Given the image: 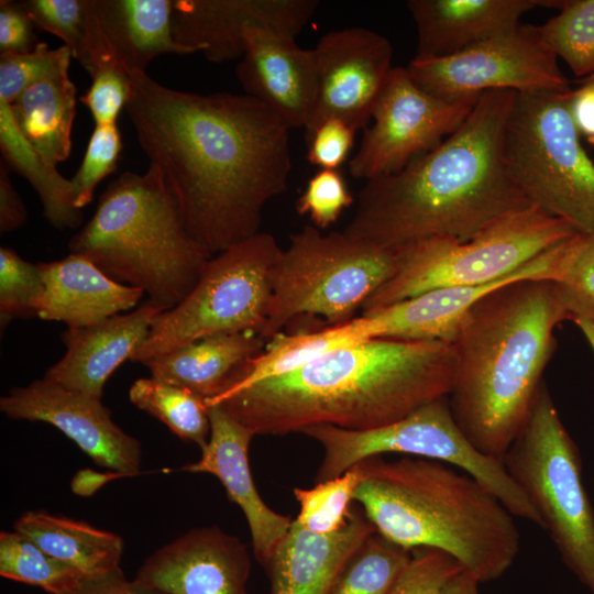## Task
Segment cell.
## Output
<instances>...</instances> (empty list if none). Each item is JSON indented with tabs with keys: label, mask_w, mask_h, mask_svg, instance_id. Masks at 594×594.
<instances>
[{
	"label": "cell",
	"mask_w": 594,
	"mask_h": 594,
	"mask_svg": "<svg viewBox=\"0 0 594 594\" xmlns=\"http://www.w3.org/2000/svg\"><path fill=\"white\" fill-rule=\"evenodd\" d=\"M125 107L190 237L212 256L260 232L263 210L287 189L289 128L244 94L168 88L129 72Z\"/></svg>",
	"instance_id": "cell-1"
},
{
	"label": "cell",
	"mask_w": 594,
	"mask_h": 594,
	"mask_svg": "<svg viewBox=\"0 0 594 594\" xmlns=\"http://www.w3.org/2000/svg\"><path fill=\"white\" fill-rule=\"evenodd\" d=\"M516 92L482 94L461 127L397 173L367 180L343 232L386 249L448 237L469 241L531 206L504 160Z\"/></svg>",
	"instance_id": "cell-2"
},
{
	"label": "cell",
	"mask_w": 594,
	"mask_h": 594,
	"mask_svg": "<svg viewBox=\"0 0 594 594\" xmlns=\"http://www.w3.org/2000/svg\"><path fill=\"white\" fill-rule=\"evenodd\" d=\"M450 343L389 338L339 348L288 375L206 400L254 436L317 425L369 430L450 394Z\"/></svg>",
	"instance_id": "cell-3"
},
{
	"label": "cell",
	"mask_w": 594,
	"mask_h": 594,
	"mask_svg": "<svg viewBox=\"0 0 594 594\" xmlns=\"http://www.w3.org/2000/svg\"><path fill=\"white\" fill-rule=\"evenodd\" d=\"M563 320L552 280L522 279L480 299L450 344L449 405L468 440L503 462L526 425Z\"/></svg>",
	"instance_id": "cell-4"
},
{
	"label": "cell",
	"mask_w": 594,
	"mask_h": 594,
	"mask_svg": "<svg viewBox=\"0 0 594 594\" xmlns=\"http://www.w3.org/2000/svg\"><path fill=\"white\" fill-rule=\"evenodd\" d=\"M358 464L362 481L354 502L387 541L408 551H442L480 583L497 580L515 562L520 550L515 516L470 474L407 455Z\"/></svg>",
	"instance_id": "cell-5"
},
{
	"label": "cell",
	"mask_w": 594,
	"mask_h": 594,
	"mask_svg": "<svg viewBox=\"0 0 594 594\" xmlns=\"http://www.w3.org/2000/svg\"><path fill=\"white\" fill-rule=\"evenodd\" d=\"M68 249L113 280L142 289L163 311L191 292L212 257L188 233L154 164L143 174L125 172L110 183Z\"/></svg>",
	"instance_id": "cell-6"
},
{
	"label": "cell",
	"mask_w": 594,
	"mask_h": 594,
	"mask_svg": "<svg viewBox=\"0 0 594 594\" xmlns=\"http://www.w3.org/2000/svg\"><path fill=\"white\" fill-rule=\"evenodd\" d=\"M576 234L568 221L529 206L465 242L436 237L400 245L394 249L392 276L367 299L362 312L436 288L497 282Z\"/></svg>",
	"instance_id": "cell-7"
},
{
	"label": "cell",
	"mask_w": 594,
	"mask_h": 594,
	"mask_svg": "<svg viewBox=\"0 0 594 594\" xmlns=\"http://www.w3.org/2000/svg\"><path fill=\"white\" fill-rule=\"evenodd\" d=\"M394 270V249L305 226L289 235L273 268L261 338L267 342L298 316H321L329 326L353 319Z\"/></svg>",
	"instance_id": "cell-8"
},
{
	"label": "cell",
	"mask_w": 594,
	"mask_h": 594,
	"mask_svg": "<svg viewBox=\"0 0 594 594\" xmlns=\"http://www.w3.org/2000/svg\"><path fill=\"white\" fill-rule=\"evenodd\" d=\"M503 464L538 513L563 563L594 594V508L582 480L580 450L544 381Z\"/></svg>",
	"instance_id": "cell-9"
},
{
	"label": "cell",
	"mask_w": 594,
	"mask_h": 594,
	"mask_svg": "<svg viewBox=\"0 0 594 594\" xmlns=\"http://www.w3.org/2000/svg\"><path fill=\"white\" fill-rule=\"evenodd\" d=\"M571 91L516 92L504 132V160L531 206L568 221L581 234H594V163L570 113Z\"/></svg>",
	"instance_id": "cell-10"
},
{
	"label": "cell",
	"mask_w": 594,
	"mask_h": 594,
	"mask_svg": "<svg viewBox=\"0 0 594 594\" xmlns=\"http://www.w3.org/2000/svg\"><path fill=\"white\" fill-rule=\"evenodd\" d=\"M282 250L272 234L258 232L213 255L191 292L154 318L147 339L130 360L143 363L218 333L261 334Z\"/></svg>",
	"instance_id": "cell-11"
},
{
	"label": "cell",
	"mask_w": 594,
	"mask_h": 594,
	"mask_svg": "<svg viewBox=\"0 0 594 594\" xmlns=\"http://www.w3.org/2000/svg\"><path fill=\"white\" fill-rule=\"evenodd\" d=\"M300 433L317 441L323 450L316 483L337 477L366 459L386 453L430 459L470 474L495 494L515 517L542 526L538 513L503 462L477 451L461 431L448 396L431 400L382 427L349 430L317 425Z\"/></svg>",
	"instance_id": "cell-12"
},
{
	"label": "cell",
	"mask_w": 594,
	"mask_h": 594,
	"mask_svg": "<svg viewBox=\"0 0 594 594\" xmlns=\"http://www.w3.org/2000/svg\"><path fill=\"white\" fill-rule=\"evenodd\" d=\"M425 91L447 100L479 98L491 90L571 91L540 28L519 24L452 56L413 58L406 67Z\"/></svg>",
	"instance_id": "cell-13"
},
{
	"label": "cell",
	"mask_w": 594,
	"mask_h": 594,
	"mask_svg": "<svg viewBox=\"0 0 594 594\" xmlns=\"http://www.w3.org/2000/svg\"><path fill=\"white\" fill-rule=\"evenodd\" d=\"M479 98H439L421 89L406 67H394L349 162L351 176L367 182L399 172L454 133Z\"/></svg>",
	"instance_id": "cell-14"
},
{
	"label": "cell",
	"mask_w": 594,
	"mask_h": 594,
	"mask_svg": "<svg viewBox=\"0 0 594 594\" xmlns=\"http://www.w3.org/2000/svg\"><path fill=\"white\" fill-rule=\"evenodd\" d=\"M312 50L318 96L305 136L327 118L365 130L394 68L389 41L365 28H346L326 33Z\"/></svg>",
	"instance_id": "cell-15"
},
{
	"label": "cell",
	"mask_w": 594,
	"mask_h": 594,
	"mask_svg": "<svg viewBox=\"0 0 594 594\" xmlns=\"http://www.w3.org/2000/svg\"><path fill=\"white\" fill-rule=\"evenodd\" d=\"M0 410L14 420L54 426L99 466L123 475L140 472V442L114 424L102 398L43 377L11 388L0 398Z\"/></svg>",
	"instance_id": "cell-16"
},
{
	"label": "cell",
	"mask_w": 594,
	"mask_h": 594,
	"mask_svg": "<svg viewBox=\"0 0 594 594\" xmlns=\"http://www.w3.org/2000/svg\"><path fill=\"white\" fill-rule=\"evenodd\" d=\"M319 4L318 0H173V35L189 54L200 52L212 63L241 59L249 29L296 38Z\"/></svg>",
	"instance_id": "cell-17"
},
{
	"label": "cell",
	"mask_w": 594,
	"mask_h": 594,
	"mask_svg": "<svg viewBox=\"0 0 594 594\" xmlns=\"http://www.w3.org/2000/svg\"><path fill=\"white\" fill-rule=\"evenodd\" d=\"M573 238L563 241L491 284L450 286L363 311L361 319L370 339L389 338L450 343L472 307L492 292L522 279L557 280L571 250Z\"/></svg>",
	"instance_id": "cell-18"
},
{
	"label": "cell",
	"mask_w": 594,
	"mask_h": 594,
	"mask_svg": "<svg viewBox=\"0 0 594 594\" xmlns=\"http://www.w3.org/2000/svg\"><path fill=\"white\" fill-rule=\"evenodd\" d=\"M248 548L217 526L194 528L154 551L133 581L164 594H248Z\"/></svg>",
	"instance_id": "cell-19"
},
{
	"label": "cell",
	"mask_w": 594,
	"mask_h": 594,
	"mask_svg": "<svg viewBox=\"0 0 594 594\" xmlns=\"http://www.w3.org/2000/svg\"><path fill=\"white\" fill-rule=\"evenodd\" d=\"M237 76L245 94L260 100L292 129H306L315 112L318 76L314 50L267 29L246 31Z\"/></svg>",
	"instance_id": "cell-20"
},
{
	"label": "cell",
	"mask_w": 594,
	"mask_h": 594,
	"mask_svg": "<svg viewBox=\"0 0 594 594\" xmlns=\"http://www.w3.org/2000/svg\"><path fill=\"white\" fill-rule=\"evenodd\" d=\"M210 436L198 461L183 471L216 476L228 498L248 521L253 556L264 568L293 519L268 507L258 494L249 464V447L254 433L219 406H208Z\"/></svg>",
	"instance_id": "cell-21"
},
{
	"label": "cell",
	"mask_w": 594,
	"mask_h": 594,
	"mask_svg": "<svg viewBox=\"0 0 594 594\" xmlns=\"http://www.w3.org/2000/svg\"><path fill=\"white\" fill-rule=\"evenodd\" d=\"M376 532L363 510H352L338 531L318 535L295 519L264 566L270 594H329L341 572Z\"/></svg>",
	"instance_id": "cell-22"
},
{
	"label": "cell",
	"mask_w": 594,
	"mask_h": 594,
	"mask_svg": "<svg viewBox=\"0 0 594 594\" xmlns=\"http://www.w3.org/2000/svg\"><path fill=\"white\" fill-rule=\"evenodd\" d=\"M556 0H409L406 6L416 24L414 58L435 59L461 53L520 23L538 7L559 8Z\"/></svg>",
	"instance_id": "cell-23"
},
{
	"label": "cell",
	"mask_w": 594,
	"mask_h": 594,
	"mask_svg": "<svg viewBox=\"0 0 594 594\" xmlns=\"http://www.w3.org/2000/svg\"><path fill=\"white\" fill-rule=\"evenodd\" d=\"M162 311L146 300L129 314L88 327L67 328L62 334L66 352L43 377L102 398L108 378L142 346L154 318Z\"/></svg>",
	"instance_id": "cell-24"
},
{
	"label": "cell",
	"mask_w": 594,
	"mask_h": 594,
	"mask_svg": "<svg viewBox=\"0 0 594 594\" xmlns=\"http://www.w3.org/2000/svg\"><path fill=\"white\" fill-rule=\"evenodd\" d=\"M38 266L44 292L37 317L64 322L67 328L99 323L134 308L144 296L142 289L113 280L80 254Z\"/></svg>",
	"instance_id": "cell-25"
},
{
	"label": "cell",
	"mask_w": 594,
	"mask_h": 594,
	"mask_svg": "<svg viewBox=\"0 0 594 594\" xmlns=\"http://www.w3.org/2000/svg\"><path fill=\"white\" fill-rule=\"evenodd\" d=\"M265 341L251 331L209 336L144 361L152 377L186 388L205 400L227 391Z\"/></svg>",
	"instance_id": "cell-26"
},
{
	"label": "cell",
	"mask_w": 594,
	"mask_h": 594,
	"mask_svg": "<svg viewBox=\"0 0 594 594\" xmlns=\"http://www.w3.org/2000/svg\"><path fill=\"white\" fill-rule=\"evenodd\" d=\"M103 36L128 70L145 72L162 54H189L173 35V0H94Z\"/></svg>",
	"instance_id": "cell-27"
},
{
	"label": "cell",
	"mask_w": 594,
	"mask_h": 594,
	"mask_svg": "<svg viewBox=\"0 0 594 594\" xmlns=\"http://www.w3.org/2000/svg\"><path fill=\"white\" fill-rule=\"evenodd\" d=\"M13 529L48 554L78 569L87 579L120 568L122 538L84 520L28 510L15 520Z\"/></svg>",
	"instance_id": "cell-28"
},
{
	"label": "cell",
	"mask_w": 594,
	"mask_h": 594,
	"mask_svg": "<svg viewBox=\"0 0 594 594\" xmlns=\"http://www.w3.org/2000/svg\"><path fill=\"white\" fill-rule=\"evenodd\" d=\"M76 92L64 73L31 85L8 103L23 138L55 167L70 154Z\"/></svg>",
	"instance_id": "cell-29"
},
{
	"label": "cell",
	"mask_w": 594,
	"mask_h": 594,
	"mask_svg": "<svg viewBox=\"0 0 594 594\" xmlns=\"http://www.w3.org/2000/svg\"><path fill=\"white\" fill-rule=\"evenodd\" d=\"M366 340L370 338L360 316L317 331L280 332L265 343L258 355L248 361L237 381L220 395L288 375L331 351Z\"/></svg>",
	"instance_id": "cell-30"
},
{
	"label": "cell",
	"mask_w": 594,
	"mask_h": 594,
	"mask_svg": "<svg viewBox=\"0 0 594 594\" xmlns=\"http://www.w3.org/2000/svg\"><path fill=\"white\" fill-rule=\"evenodd\" d=\"M0 146L3 157L23 175L36 190L44 216L57 229H75L82 220L74 206L70 179L47 164L26 142L18 129L10 107L0 100Z\"/></svg>",
	"instance_id": "cell-31"
},
{
	"label": "cell",
	"mask_w": 594,
	"mask_h": 594,
	"mask_svg": "<svg viewBox=\"0 0 594 594\" xmlns=\"http://www.w3.org/2000/svg\"><path fill=\"white\" fill-rule=\"evenodd\" d=\"M130 402L165 424L179 439L205 448L210 436L206 400L190 391L155 377H142L129 389Z\"/></svg>",
	"instance_id": "cell-32"
},
{
	"label": "cell",
	"mask_w": 594,
	"mask_h": 594,
	"mask_svg": "<svg viewBox=\"0 0 594 594\" xmlns=\"http://www.w3.org/2000/svg\"><path fill=\"white\" fill-rule=\"evenodd\" d=\"M35 26L63 40L88 72L103 44L94 0L21 1Z\"/></svg>",
	"instance_id": "cell-33"
},
{
	"label": "cell",
	"mask_w": 594,
	"mask_h": 594,
	"mask_svg": "<svg viewBox=\"0 0 594 594\" xmlns=\"http://www.w3.org/2000/svg\"><path fill=\"white\" fill-rule=\"evenodd\" d=\"M0 575L50 594L73 593L86 579L78 569L48 554L15 530L0 532Z\"/></svg>",
	"instance_id": "cell-34"
},
{
	"label": "cell",
	"mask_w": 594,
	"mask_h": 594,
	"mask_svg": "<svg viewBox=\"0 0 594 594\" xmlns=\"http://www.w3.org/2000/svg\"><path fill=\"white\" fill-rule=\"evenodd\" d=\"M410 558L411 551L375 532L351 558L329 594H387Z\"/></svg>",
	"instance_id": "cell-35"
},
{
	"label": "cell",
	"mask_w": 594,
	"mask_h": 594,
	"mask_svg": "<svg viewBox=\"0 0 594 594\" xmlns=\"http://www.w3.org/2000/svg\"><path fill=\"white\" fill-rule=\"evenodd\" d=\"M560 12L540 25L543 40L575 76L594 75V0L562 1Z\"/></svg>",
	"instance_id": "cell-36"
},
{
	"label": "cell",
	"mask_w": 594,
	"mask_h": 594,
	"mask_svg": "<svg viewBox=\"0 0 594 594\" xmlns=\"http://www.w3.org/2000/svg\"><path fill=\"white\" fill-rule=\"evenodd\" d=\"M361 481L362 471L356 464L337 477L316 483L314 487H295L293 493L299 504L295 520L318 535L340 530L351 516V503Z\"/></svg>",
	"instance_id": "cell-37"
},
{
	"label": "cell",
	"mask_w": 594,
	"mask_h": 594,
	"mask_svg": "<svg viewBox=\"0 0 594 594\" xmlns=\"http://www.w3.org/2000/svg\"><path fill=\"white\" fill-rule=\"evenodd\" d=\"M563 320L594 321V234H578L563 271L552 280Z\"/></svg>",
	"instance_id": "cell-38"
},
{
	"label": "cell",
	"mask_w": 594,
	"mask_h": 594,
	"mask_svg": "<svg viewBox=\"0 0 594 594\" xmlns=\"http://www.w3.org/2000/svg\"><path fill=\"white\" fill-rule=\"evenodd\" d=\"M44 292L41 268L22 258L14 250L0 249V323L37 317Z\"/></svg>",
	"instance_id": "cell-39"
},
{
	"label": "cell",
	"mask_w": 594,
	"mask_h": 594,
	"mask_svg": "<svg viewBox=\"0 0 594 594\" xmlns=\"http://www.w3.org/2000/svg\"><path fill=\"white\" fill-rule=\"evenodd\" d=\"M72 57L66 45L53 50L43 42L28 53H1L0 100L11 103L31 85L68 73Z\"/></svg>",
	"instance_id": "cell-40"
},
{
	"label": "cell",
	"mask_w": 594,
	"mask_h": 594,
	"mask_svg": "<svg viewBox=\"0 0 594 594\" xmlns=\"http://www.w3.org/2000/svg\"><path fill=\"white\" fill-rule=\"evenodd\" d=\"M121 134L116 124L95 125L82 162L70 179L74 206L81 210L94 198L98 184L117 168Z\"/></svg>",
	"instance_id": "cell-41"
},
{
	"label": "cell",
	"mask_w": 594,
	"mask_h": 594,
	"mask_svg": "<svg viewBox=\"0 0 594 594\" xmlns=\"http://www.w3.org/2000/svg\"><path fill=\"white\" fill-rule=\"evenodd\" d=\"M354 197L338 169H320L307 183L296 202V211L306 215L319 230L333 224Z\"/></svg>",
	"instance_id": "cell-42"
},
{
	"label": "cell",
	"mask_w": 594,
	"mask_h": 594,
	"mask_svg": "<svg viewBox=\"0 0 594 594\" xmlns=\"http://www.w3.org/2000/svg\"><path fill=\"white\" fill-rule=\"evenodd\" d=\"M463 570L451 556L431 548L411 551V558L387 594H436L454 574Z\"/></svg>",
	"instance_id": "cell-43"
},
{
	"label": "cell",
	"mask_w": 594,
	"mask_h": 594,
	"mask_svg": "<svg viewBox=\"0 0 594 594\" xmlns=\"http://www.w3.org/2000/svg\"><path fill=\"white\" fill-rule=\"evenodd\" d=\"M80 101L89 109L95 125L116 124L119 113L131 97L129 72L120 65L97 69Z\"/></svg>",
	"instance_id": "cell-44"
},
{
	"label": "cell",
	"mask_w": 594,
	"mask_h": 594,
	"mask_svg": "<svg viewBox=\"0 0 594 594\" xmlns=\"http://www.w3.org/2000/svg\"><path fill=\"white\" fill-rule=\"evenodd\" d=\"M356 131L340 118L324 119L305 136L308 162L320 169H338L353 147Z\"/></svg>",
	"instance_id": "cell-45"
},
{
	"label": "cell",
	"mask_w": 594,
	"mask_h": 594,
	"mask_svg": "<svg viewBox=\"0 0 594 594\" xmlns=\"http://www.w3.org/2000/svg\"><path fill=\"white\" fill-rule=\"evenodd\" d=\"M34 23L21 2H0V52L28 53L40 43L33 31Z\"/></svg>",
	"instance_id": "cell-46"
},
{
	"label": "cell",
	"mask_w": 594,
	"mask_h": 594,
	"mask_svg": "<svg viewBox=\"0 0 594 594\" xmlns=\"http://www.w3.org/2000/svg\"><path fill=\"white\" fill-rule=\"evenodd\" d=\"M28 218L26 208L13 187L8 168L0 164V233L7 234L21 228Z\"/></svg>",
	"instance_id": "cell-47"
},
{
	"label": "cell",
	"mask_w": 594,
	"mask_h": 594,
	"mask_svg": "<svg viewBox=\"0 0 594 594\" xmlns=\"http://www.w3.org/2000/svg\"><path fill=\"white\" fill-rule=\"evenodd\" d=\"M69 594H164L152 592L129 581L121 568L102 576L85 579L80 586Z\"/></svg>",
	"instance_id": "cell-48"
},
{
	"label": "cell",
	"mask_w": 594,
	"mask_h": 594,
	"mask_svg": "<svg viewBox=\"0 0 594 594\" xmlns=\"http://www.w3.org/2000/svg\"><path fill=\"white\" fill-rule=\"evenodd\" d=\"M569 109L579 131L594 145V87L583 84L570 94Z\"/></svg>",
	"instance_id": "cell-49"
},
{
	"label": "cell",
	"mask_w": 594,
	"mask_h": 594,
	"mask_svg": "<svg viewBox=\"0 0 594 594\" xmlns=\"http://www.w3.org/2000/svg\"><path fill=\"white\" fill-rule=\"evenodd\" d=\"M479 584L475 578L461 570L450 578L436 594H480Z\"/></svg>",
	"instance_id": "cell-50"
},
{
	"label": "cell",
	"mask_w": 594,
	"mask_h": 594,
	"mask_svg": "<svg viewBox=\"0 0 594 594\" xmlns=\"http://www.w3.org/2000/svg\"><path fill=\"white\" fill-rule=\"evenodd\" d=\"M573 322L582 331L583 336L585 337L586 341L588 342L594 352V321L587 319H575Z\"/></svg>",
	"instance_id": "cell-51"
},
{
	"label": "cell",
	"mask_w": 594,
	"mask_h": 594,
	"mask_svg": "<svg viewBox=\"0 0 594 594\" xmlns=\"http://www.w3.org/2000/svg\"><path fill=\"white\" fill-rule=\"evenodd\" d=\"M582 84H585V85H588V86H592L594 87V75L593 76H590V77H586Z\"/></svg>",
	"instance_id": "cell-52"
}]
</instances>
